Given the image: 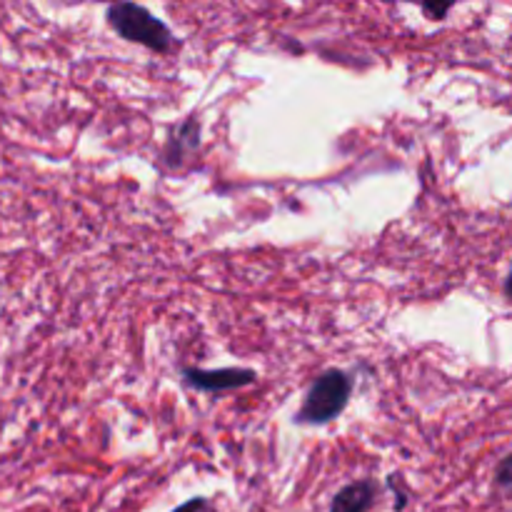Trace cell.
<instances>
[{"mask_svg": "<svg viewBox=\"0 0 512 512\" xmlns=\"http://www.w3.org/2000/svg\"><path fill=\"white\" fill-rule=\"evenodd\" d=\"M108 23L120 38L138 43L153 53H168L175 45L173 30L155 18L148 8L135 3H115L108 8Z\"/></svg>", "mask_w": 512, "mask_h": 512, "instance_id": "obj_1", "label": "cell"}, {"mask_svg": "<svg viewBox=\"0 0 512 512\" xmlns=\"http://www.w3.org/2000/svg\"><path fill=\"white\" fill-rule=\"evenodd\" d=\"M353 395V380L343 370H325L313 380L295 423L300 425H325L338 418Z\"/></svg>", "mask_w": 512, "mask_h": 512, "instance_id": "obj_2", "label": "cell"}, {"mask_svg": "<svg viewBox=\"0 0 512 512\" xmlns=\"http://www.w3.org/2000/svg\"><path fill=\"white\" fill-rule=\"evenodd\" d=\"M183 378L190 388L203 393H225L233 388H245L255 383V373L250 368H223V370H198L185 368Z\"/></svg>", "mask_w": 512, "mask_h": 512, "instance_id": "obj_3", "label": "cell"}, {"mask_svg": "<svg viewBox=\"0 0 512 512\" xmlns=\"http://www.w3.org/2000/svg\"><path fill=\"white\" fill-rule=\"evenodd\" d=\"M378 498V485L373 480H360L335 495L330 512H368Z\"/></svg>", "mask_w": 512, "mask_h": 512, "instance_id": "obj_4", "label": "cell"}, {"mask_svg": "<svg viewBox=\"0 0 512 512\" xmlns=\"http://www.w3.org/2000/svg\"><path fill=\"white\" fill-rule=\"evenodd\" d=\"M495 483H498V488L503 490V493L512 495V453L498 465V470H495Z\"/></svg>", "mask_w": 512, "mask_h": 512, "instance_id": "obj_5", "label": "cell"}, {"mask_svg": "<svg viewBox=\"0 0 512 512\" xmlns=\"http://www.w3.org/2000/svg\"><path fill=\"white\" fill-rule=\"evenodd\" d=\"M453 3H423V13H428L433 20H443L450 13Z\"/></svg>", "mask_w": 512, "mask_h": 512, "instance_id": "obj_6", "label": "cell"}, {"mask_svg": "<svg viewBox=\"0 0 512 512\" xmlns=\"http://www.w3.org/2000/svg\"><path fill=\"white\" fill-rule=\"evenodd\" d=\"M205 508V500L203 498H193L188 500V503H183L180 508H175L173 512H200Z\"/></svg>", "mask_w": 512, "mask_h": 512, "instance_id": "obj_7", "label": "cell"}, {"mask_svg": "<svg viewBox=\"0 0 512 512\" xmlns=\"http://www.w3.org/2000/svg\"><path fill=\"white\" fill-rule=\"evenodd\" d=\"M505 295H508V298L512 300V268H510L508 280H505Z\"/></svg>", "mask_w": 512, "mask_h": 512, "instance_id": "obj_8", "label": "cell"}]
</instances>
